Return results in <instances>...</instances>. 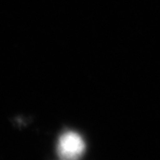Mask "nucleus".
<instances>
[{
  "mask_svg": "<svg viewBox=\"0 0 160 160\" xmlns=\"http://www.w3.org/2000/svg\"><path fill=\"white\" fill-rule=\"evenodd\" d=\"M86 144L78 132H66L62 134L58 142L57 151L64 160H78L84 154Z\"/></svg>",
  "mask_w": 160,
  "mask_h": 160,
  "instance_id": "f257e3e1",
  "label": "nucleus"
}]
</instances>
